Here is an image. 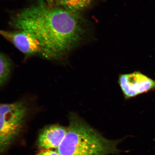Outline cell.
<instances>
[{
  "label": "cell",
  "mask_w": 155,
  "mask_h": 155,
  "mask_svg": "<svg viewBox=\"0 0 155 155\" xmlns=\"http://www.w3.org/2000/svg\"><path fill=\"white\" fill-rule=\"evenodd\" d=\"M12 28L32 34L41 48V55L59 59L80 44L86 36V25L80 12H74L44 0L21 10L10 22Z\"/></svg>",
  "instance_id": "1"
},
{
  "label": "cell",
  "mask_w": 155,
  "mask_h": 155,
  "mask_svg": "<svg viewBox=\"0 0 155 155\" xmlns=\"http://www.w3.org/2000/svg\"><path fill=\"white\" fill-rule=\"evenodd\" d=\"M122 140L106 138L72 113L67 133L57 151L61 155H119L121 150L118 146Z\"/></svg>",
  "instance_id": "2"
},
{
  "label": "cell",
  "mask_w": 155,
  "mask_h": 155,
  "mask_svg": "<svg viewBox=\"0 0 155 155\" xmlns=\"http://www.w3.org/2000/svg\"><path fill=\"white\" fill-rule=\"evenodd\" d=\"M27 112L22 101L0 104V155L7 151L21 132Z\"/></svg>",
  "instance_id": "3"
},
{
  "label": "cell",
  "mask_w": 155,
  "mask_h": 155,
  "mask_svg": "<svg viewBox=\"0 0 155 155\" xmlns=\"http://www.w3.org/2000/svg\"><path fill=\"white\" fill-rule=\"evenodd\" d=\"M118 84L125 101L155 91V80L140 71L119 74Z\"/></svg>",
  "instance_id": "4"
},
{
  "label": "cell",
  "mask_w": 155,
  "mask_h": 155,
  "mask_svg": "<svg viewBox=\"0 0 155 155\" xmlns=\"http://www.w3.org/2000/svg\"><path fill=\"white\" fill-rule=\"evenodd\" d=\"M0 35L11 42L26 57L41 54L39 42L29 32L20 30H0Z\"/></svg>",
  "instance_id": "5"
},
{
  "label": "cell",
  "mask_w": 155,
  "mask_h": 155,
  "mask_svg": "<svg viewBox=\"0 0 155 155\" xmlns=\"http://www.w3.org/2000/svg\"><path fill=\"white\" fill-rule=\"evenodd\" d=\"M67 131V127L60 125H51L45 127L38 136V145L45 150L58 149Z\"/></svg>",
  "instance_id": "6"
},
{
  "label": "cell",
  "mask_w": 155,
  "mask_h": 155,
  "mask_svg": "<svg viewBox=\"0 0 155 155\" xmlns=\"http://www.w3.org/2000/svg\"><path fill=\"white\" fill-rule=\"evenodd\" d=\"M93 0H54L55 6L74 12H80L88 8Z\"/></svg>",
  "instance_id": "7"
},
{
  "label": "cell",
  "mask_w": 155,
  "mask_h": 155,
  "mask_svg": "<svg viewBox=\"0 0 155 155\" xmlns=\"http://www.w3.org/2000/svg\"><path fill=\"white\" fill-rule=\"evenodd\" d=\"M11 63L10 59L0 53V86L4 85L11 74Z\"/></svg>",
  "instance_id": "8"
},
{
  "label": "cell",
  "mask_w": 155,
  "mask_h": 155,
  "mask_svg": "<svg viewBox=\"0 0 155 155\" xmlns=\"http://www.w3.org/2000/svg\"><path fill=\"white\" fill-rule=\"evenodd\" d=\"M35 155H61L58 151L52 150H46L38 153Z\"/></svg>",
  "instance_id": "9"
},
{
  "label": "cell",
  "mask_w": 155,
  "mask_h": 155,
  "mask_svg": "<svg viewBox=\"0 0 155 155\" xmlns=\"http://www.w3.org/2000/svg\"><path fill=\"white\" fill-rule=\"evenodd\" d=\"M48 2H53V1L54 0H46Z\"/></svg>",
  "instance_id": "10"
}]
</instances>
